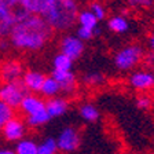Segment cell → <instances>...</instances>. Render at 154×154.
I'll list each match as a JSON object with an SVG mask.
<instances>
[{"instance_id":"cell-1","label":"cell","mask_w":154,"mask_h":154,"mask_svg":"<svg viewBox=\"0 0 154 154\" xmlns=\"http://www.w3.org/2000/svg\"><path fill=\"white\" fill-rule=\"evenodd\" d=\"M52 30L47 22L38 15H29L14 23L8 35L10 44L18 50L36 51L43 48L52 37Z\"/></svg>"},{"instance_id":"cell-2","label":"cell","mask_w":154,"mask_h":154,"mask_svg":"<svg viewBox=\"0 0 154 154\" xmlns=\"http://www.w3.org/2000/svg\"><path fill=\"white\" fill-rule=\"evenodd\" d=\"M40 17L52 30H69L77 22L79 6L76 0H50Z\"/></svg>"},{"instance_id":"cell-3","label":"cell","mask_w":154,"mask_h":154,"mask_svg":"<svg viewBox=\"0 0 154 154\" xmlns=\"http://www.w3.org/2000/svg\"><path fill=\"white\" fill-rule=\"evenodd\" d=\"M28 95V90L23 85L22 80H17L13 83L0 84V100L14 110L18 109L23 98Z\"/></svg>"},{"instance_id":"cell-4","label":"cell","mask_w":154,"mask_h":154,"mask_svg":"<svg viewBox=\"0 0 154 154\" xmlns=\"http://www.w3.org/2000/svg\"><path fill=\"white\" fill-rule=\"evenodd\" d=\"M142 52L140 47L138 45H128V47L121 48L114 57V65L119 70H131L139 61L142 59Z\"/></svg>"},{"instance_id":"cell-5","label":"cell","mask_w":154,"mask_h":154,"mask_svg":"<svg viewBox=\"0 0 154 154\" xmlns=\"http://www.w3.org/2000/svg\"><path fill=\"white\" fill-rule=\"evenodd\" d=\"M58 150L63 153H73L80 147V134L73 127H66L57 139Z\"/></svg>"},{"instance_id":"cell-6","label":"cell","mask_w":154,"mask_h":154,"mask_svg":"<svg viewBox=\"0 0 154 154\" xmlns=\"http://www.w3.org/2000/svg\"><path fill=\"white\" fill-rule=\"evenodd\" d=\"M23 76V65L17 59H7L0 63V84L21 80Z\"/></svg>"},{"instance_id":"cell-7","label":"cell","mask_w":154,"mask_h":154,"mask_svg":"<svg viewBox=\"0 0 154 154\" xmlns=\"http://www.w3.org/2000/svg\"><path fill=\"white\" fill-rule=\"evenodd\" d=\"M84 52V42L77 36H65L61 42V54L66 55L72 61L79 59Z\"/></svg>"},{"instance_id":"cell-8","label":"cell","mask_w":154,"mask_h":154,"mask_svg":"<svg viewBox=\"0 0 154 154\" xmlns=\"http://www.w3.org/2000/svg\"><path fill=\"white\" fill-rule=\"evenodd\" d=\"M0 8L13 19L14 23L19 22L30 15L23 7L22 0H0Z\"/></svg>"},{"instance_id":"cell-9","label":"cell","mask_w":154,"mask_h":154,"mask_svg":"<svg viewBox=\"0 0 154 154\" xmlns=\"http://www.w3.org/2000/svg\"><path fill=\"white\" fill-rule=\"evenodd\" d=\"M129 84H131L132 88H135L136 91H140V92L153 90L154 88V73L146 72V70L135 72L129 77Z\"/></svg>"},{"instance_id":"cell-10","label":"cell","mask_w":154,"mask_h":154,"mask_svg":"<svg viewBox=\"0 0 154 154\" xmlns=\"http://www.w3.org/2000/svg\"><path fill=\"white\" fill-rule=\"evenodd\" d=\"M3 135L7 140H19L25 134V124L21 116H15L14 119H11L3 128Z\"/></svg>"},{"instance_id":"cell-11","label":"cell","mask_w":154,"mask_h":154,"mask_svg":"<svg viewBox=\"0 0 154 154\" xmlns=\"http://www.w3.org/2000/svg\"><path fill=\"white\" fill-rule=\"evenodd\" d=\"M45 107V102H43L40 98H37L36 95H30V94H28V95L23 98V100L21 102V105H19V112H21V114H25L26 117L28 116H32L35 114V113L40 112V110H43Z\"/></svg>"},{"instance_id":"cell-12","label":"cell","mask_w":154,"mask_h":154,"mask_svg":"<svg viewBox=\"0 0 154 154\" xmlns=\"http://www.w3.org/2000/svg\"><path fill=\"white\" fill-rule=\"evenodd\" d=\"M22 83L23 85L26 87L28 92H40L42 91V87H43V83L45 80V76L40 72H36V70H28L23 73L22 76Z\"/></svg>"},{"instance_id":"cell-13","label":"cell","mask_w":154,"mask_h":154,"mask_svg":"<svg viewBox=\"0 0 154 154\" xmlns=\"http://www.w3.org/2000/svg\"><path fill=\"white\" fill-rule=\"evenodd\" d=\"M51 77L59 84L61 91L69 94L76 88V76L73 74V72H58V70H52Z\"/></svg>"},{"instance_id":"cell-14","label":"cell","mask_w":154,"mask_h":154,"mask_svg":"<svg viewBox=\"0 0 154 154\" xmlns=\"http://www.w3.org/2000/svg\"><path fill=\"white\" fill-rule=\"evenodd\" d=\"M45 110H47L50 119L59 117L67 110V100L63 98H50L45 102Z\"/></svg>"},{"instance_id":"cell-15","label":"cell","mask_w":154,"mask_h":154,"mask_svg":"<svg viewBox=\"0 0 154 154\" xmlns=\"http://www.w3.org/2000/svg\"><path fill=\"white\" fill-rule=\"evenodd\" d=\"M107 26H109V29L112 30V32L121 35V33L128 32L129 22H128V19L125 18V17L114 15V17H112V18L107 21Z\"/></svg>"},{"instance_id":"cell-16","label":"cell","mask_w":154,"mask_h":154,"mask_svg":"<svg viewBox=\"0 0 154 154\" xmlns=\"http://www.w3.org/2000/svg\"><path fill=\"white\" fill-rule=\"evenodd\" d=\"M50 0H22L23 7L30 15H42Z\"/></svg>"},{"instance_id":"cell-17","label":"cell","mask_w":154,"mask_h":154,"mask_svg":"<svg viewBox=\"0 0 154 154\" xmlns=\"http://www.w3.org/2000/svg\"><path fill=\"white\" fill-rule=\"evenodd\" d=\"M77 22L80 23L81 28L90 29V30H92V32L96 33V26H98V22H99V21H98L96 17L88 10V11H81V13H79Z\"/></svg>"},{"instance_id":"cell-18","label":"cell","mask_w":154,"mask_h":154,"mask_svg":"<svg viewBox=\"0 0 154 154\" xmlns=\"http://www.w3.org/2000/svg\"><path fill=\"white\" fill-rule=\"evenodd\" d=\"M80 116L87 122H96L99 119V110L92 103H84L80 106Z\"/></svg>"},{"instance_id":"cell-19","label":"cell","mask_w":154,"mask_h":154,"mask_svg":"<svg viewBox=\"0 0 154 154\" xmlns=\"http://www.w3.org/2000/svg\"><path fill=\"white\" fill-rule=\"evenodd\" d=\"M59 91H61L59 84H58L52 77H45V80H44V83H43V87H42V91H40V92H42L44 96H47V98H52V96H55Z\"/></svg>"},{"instance_id":"cell-20","label":"cell","mask_w":154,"mask_h":154,"mask_svg":"<svg viewBox=\"0 0 154 154\" xmlns=\"http://www.w3.org/2000/svg\"><path fill=\"white\" fill-rule=\"evenodd\" d=\"M48 120H50V116H48L47 110H45V107H44L43 110L35 113V114L28 116V117H26V124H28L29 127H40V125L45 124Z\"/></svg>"},{"instance_id":"cell-21","label":"cell","mask_w":154,"mask_h":154,"mask_svg":"<svg viewBox=\"0 0 154 154\" xmlns=\"http://www.w3.org/2000/svg\"><path fill=\"white\" fill-rule=\"evenodd\" d=\"M14 26L13 19L0 8V38H6Z\"/></svg>"},{"instance_id":"cell-22","label":"cell","mask_w":154,"mask_h":154,"mask_svg":"<svg viewBox=\"0 0 154 154\" xmlns=\"http://www.w3.org/2000/svg\"><path fill=\"white\" fill-rule=\"evenodd\" d=\"M37 150L38 146L35 142L29 140V139H23L17 144L15 154H37Z\"/></svg>"},{"instance_id":"cell-23","label":"cell","mask_w":154,"mask_h":154,"mask_svg":"<svg viewBox=\"0 0 154 154\" xmlns=\"http://www.w3.org/2000/svg\"><path fill=\"white\" fill-rule=\"evenodd\" d=\"M72 65H73V61L63 54H58L54 58V70L69 72V70H72Z\"/></svg>"},{"instance_id":"cell-24","label":"cell","mask_w":154,"mask_h":154,"mask_svg":"<svg viewBox=\"0 0 154 154\" xmlns=\"http://www.w3.org/2000/svg\"><path fill=\"white\" fill-rule=\"evenodd\" d=\"M15 116V110L13 107H10L8 105H6V103L0 100V129L3 128L11 119H14Z\"/></svg>"},{"instance_id":"cell-25","label":"cell","mask_w":154,"mask_h":154,"mask_svg":"<svg viewBox=\"0 0 154 154\" xmlns=\"http://www.w3.org/2000/svg\"><path fill=\"white\" fill-rule=\"evenodd\" d=\"M58 146H57V139L48 138L38 146L37 154H57Z\"/></svg>"},{"instance_id":"cell-26","label":"cell","mask_w":154,"mask_h":154,"mask_svg":"<svg viewBox=\"0 0 154 154\" xmlns=\"http://www.w3.org/2000/svg\"><path fill=\"white\" fill-rule=\"evenodd\" d=\"M151 105H153V99H151V96L147 95V94H140L136 98V106H138L139 109L147 110L151 107Z\"/></svg>"},{"instance_id":"cell-27","label":"cell","mask_w":154,"mask_h":154,"mask_svg":"<svg viewBox=\"0 0 154 154\" xmlns=\"http://www.w3.org/2000/svg\"><path fill=\"white\" fill-rule=\"evenodd\" d=\"M103 81V76L100 73H88L84 76V83L88 85H98Z\"/></svg>"},{"instance_id":"cell-28","label":"cell","mask_w":154,"mask_h":154,"mask_svg":"<svg viewBox=\"0 0 154 154\" xmlns=\"http://www.w3.org/2000/svg\"><path fill=\"white\" fill-rule=\"evenodd\" d=\"M90 11L96 17V19H98V21H102V19L105 18V15H106L105 8H103V6L100 3H92Z\"/></svg>"},{"instance_id":"cell-29","label":"cell","mask_w":154,"mask_h":154,"mask_svg":"<svg viewBox=\"0 0 154 154\" xmlns=\"http://www.w3.org/2000/svg\"><path fill=\"white\" fill-rule=\"evenodd\" d=\"M94 35H95V32H92V30H90V29L81 28V26L77 28V37L80 38L81 42H87V40L92 38Z\"/></svg>"},{"instance_id":"cell-30","label":"cell","mask_w":154,"mask_h":154,"mask_svg":"<svg viewBox=\"0 0 154 154\" xmlns=\"http://www.w3.org/2000/svg\"><path fill=\"white\" fill-rule=\"evenodd\" d=\"M128 3L136 7H150L153 0H128Z\"/></svg>"},{"instance_id":"cell-31","label":"cell","mask_w":154,"mask_h":154,"mask_svg":"<svg viewBox=\"0 0 154 154\" xmlns=\"http://www.w3.org/2000/svg\"><path fill=\"white\" fill-rule=\"evenodd\" d=\"M0 154H15V151H13V150H7V149H4V150H0Z\"/></svg>"},{"instance_id":"cell-32","label":"cell","mask_w":154,"mask_h":154,"mask_svg":"<svg viewBox=\"0 0 154 154\" xmlns=\"http://www.w3.org/2000/svg\"><path fill=\"white\" fill-rule=\"evenodd\" d=\"M150 47H151V50L154 51V35L151 36V38H150Z\"/></svg>"},{"instance_id":"cell-33","label":"cell","mask_w":154,"mask_h":154,"mask_svg":"<svg viewBox=\"0 0 154 154\" xmlns=\"http://www.w3.org/2000/svg\"><path fill=\"white\" fill-rule=\"evenodd\" d=\"M151 99H153V102H154V88H153V92H151Z\"/></svg>"}]
</instances>
